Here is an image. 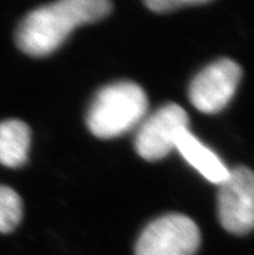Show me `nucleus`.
<instances>
[{
  "instance_id": "obj_1",
  "label": "nucleus",
  "mask_w": 254,
  "mask_h": 255,
  "mask_svg": "<svg viewBox=\"0 0 254 255\" xmlns=\"http://www.w3.org/2000/svg\"><path fill=\"white\" fill-rule=\"evenodd\" d=\"M110 10V0H56L30 12L14 39L23 53L42 57L60 48L73 30L105 18Z\"/></svg>"
},
{
  "instance_id": "obj_2",
  "label": "nucleus",
  "mask_w": 254,
  "mask_h": 255,
  "mask_svg": "<svg viewBox=\"0 0 254 255\" xmlns=\"http://www.w3.org/2000/svg\"><path fill=\"white\" fill-rule=\"evenodd\" d=\"M148 112V97L139 84L121 81L103 87L87 112V127L100 139H113L138 127Z\"/></svg>"
},
{
  "instance_id": "obj_3",
  "label": "nucleus",
  "mask_w": 254,
  "mask_h": 255,
  "mask_svg": "<svg viewBox=\"0 0 254 255\" xmlns=\"http://www.w3.org/2000/svg\"><path fill=\"white\" fill-rule=\"evenodd\" d=\"M201 243L197 224L182 214H168L145 227L135 255H195Z\"/></svg>"
},
{
  "instance_id": "obj_4",
  "label": "nucleus",
  "mask_w": 254,
  "mask_h": 255,
  "mask_svg": "<svg viewBox=\"0 0 254 255\" xmlns=\"http://www.w3.org/2000/svg\"><path fill=\"white\" fill-rule=\"evenodd\" d=\"M190 118L178 104L169 103L144 118L138 126L135 149L147 161L165 158L175 149L178 136L188 129Z\"/></svg>"
},
{
  "instance_id": "obj_5",
  "label": "nucleus",
  "mask_w": 254,
  "mask_h": 255,
  "mask_svg": "<svg viewBox=\"0 0 254 255\" xmlns=\"http://www.w3.org/2000/svg\"><path fill=\"white\" fill-rule=\"evenodd\" d=\"M218 218L227 232L247 235L254 224V176L251 168L240 166L230 174L218 192Z\"/></svg>"
},
{
  "instance_id": "obj_6",
  "label": "nucleus",
  "mask_w": 254,
  "mask_h": 255,
  "mask_svg": "<svg viewBox=\"0 0 254 255\" xmlns=\"http://www.w3.org/2000/svg\"><path fill=\"white\" fill-rule=\"evenodd\" d=\"M240 79L239 64L230 58H219L193 78L188 91L191 104L201 113H218L231 101Z\"/></svg>"
},
{
  "instance_id": "obj_7",
  "label": "nucleus",
  "mask_w": 254,
  "mask_h": 255,
  "mask_svg": "<svg viewBox=\"0 0 254 255\" xmlns=\"http://www.w3.org/2000/svg\"><path fill=\"white\" fill-rule=\"evenodd\" d=\"M175 149L196 171L214 184H222L230 170L212 149L205 146L196 136L186 129L178 136Z\"/></svg>"
},
{
  "instance_id": "obj_8",
  "label": "nucleus",
  "mask_w": 254,
  "mask_h": 255,
  "mask_svg": "<svg viewBox=\"0 0 254 255\" xmlns=\"http://www.w3.org/2000/svg\"><path fill=\"white\" fill-rule=\"evenodd\" d=\"M30 140V128L22 121L0 123V163L12 168L22 166L27 161Z\"/></svg>"
},
{
  "instance_id": "obj_9",
  "label": "nucleus",
  "mask_w": 254,
  "mask_h": 255,
  "mask_svg": "<svg viewBox=\"0 0 254 255\" xmlns=\"http://www.w3.org/2000/svg\"><path fill=\"white\" fill-rule=\"evenodd\" d=\"M22 218V201L12 188L0 185V233L12 232Z\"/></svg>"
},
{
  "instance_id": "obj_10",
  "label": "nucleus",
  "mask_w": 254,
  "mask_h": 255,
  "mask_svg": "<svg viewBox=\"0 0 254 255\" xmlns=\"http://www.w3.org/2000/svg\"><path fill=\"white\" fill-rule=\"evenodd\" d=\"M210 0H144L145 5L156 13H168L186 5L208 3Z\"/></svg>"
}]
</instances>
